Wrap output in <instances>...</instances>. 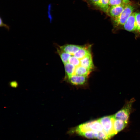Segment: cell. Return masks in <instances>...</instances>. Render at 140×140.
<instances>
[{
    "mask_svg": "<svg viewBox=\"0 0 140 140\" xmlns=\"http://www.w3.org/2000/svg\"><path fill=\"white\" fill-rule=\"evenodd\" d=\"M135 9V6L131 3L128 4L119 16L111 19L113 26V31L114 33L119 30L122 29L124 24Z\"/></svg>",
    "mask_w": 140,
    "mask_h": 140,
    "instance_id": "cell-1",
    "label": "cell"
},
{
    "mask_svg": "<svg viewBox=\"0 0 140 140\" xmlns=\"http://www.w3.org/2000/svg\"><path fill=\"white\" fill-rule=\"evenodd\" d=\"M98 120L102 124L104 131L110 139L115 135L114 128L113 115L104 116Z\"/></svg>",
    "mask_w": 140,
    "mask_h": 140,
    "instance_id": "cell-2",
    "label": "cell"
},
{
    "mask_svg": "<svg viewBox=\"0 0 140 140\" xmlns=\"http://www.w3.org/2000/svg\"><path fill=\"white\" fill-rule=\"evenodd\" d=\"M134 99H132L127 102L125 106L120 110L113 115L115 119H120L128 122L132 107Z\"/></svg>",
    "mask_w": 140,
    "mask_h": 140,
    "instance_id": "cell-3",
    "label": "cell"
},
{
    "mask_svg": "<svg viewBox=\"0 0 140 140\" xmlns=\"http://www.w3.org/2000/svg\"><path fill=\"white\" fill-rule=\"evenodd\" d=\"M137 25L136 19L135 12L133 13L127 19L124 24L122 29L136 34Z\"/></svg>",
    "mask_w": 140,
    "mask_h": 140,
    "instance_id": "cell-4",
    "label": "cell"
},
{
    "mask_svg": "<svg viewBox=\"0 0 140 140\" xmlns=\"http://www.w3.org/2000/svg\"><path fill=\"white\" fill-rule=\"evenodd\" d=\"M126 5L110 6L106 14L110 17L111 19L115 18L120 15Z\"/></svg>",
    "mask_w": 140,
    "mask_h": 140,
    "instance_id": "cell-5",
    "label": "cell"
},
{
    "mask_svg": "<svg viewBox=\"0 0 140 140\" xmlns=\"http://www.w3.org/2000/svg\"><path fill=\"white\" fill-rule=\"evenodd\" d=\"M80 66L91 71L94 68V66L91 53L81 59Z\"/></svg>",
    "mask_w": 140,
    "mask_h": 140,
    "instance_id": "cell-6",
    "label": "cell"
},
{
    "mask_svg": "<svg viewBox=\"0 0 140 140\" xmlns=\"http://www.w3.org/2000/svg\"><path fill=\"white\" fill-rule=\"evenodd\" d=\"M57 46L62 51L70 54H73L77 51L82 46L67 44L62 46Z\"/></svg>",
    "mask_w": 140,
    "mask_h": 140,
    "instance_id": "cell-7",
    "label": "cell"
},
{
    "mask_svg": "<svg viewBox=\"0 0 140 140\" xmlns=\"http://www.w3.org/2000/svg\"><path fill=\"white\" fill-rule=\"evenodd\" d=\"M87 76L73 75L68 77V81L72 84L75 85H83L86 82Z\"/></svg>",
    "mask_w": 140,
    "mask_h": 140,
    "instance_id": "cell-8",
    "label": "cell"
},
{
    "mask_svg": "<svg viewBox=\"0 0 140 140\" xmlns=\"http://www.w3.org/2000/svg\"><path fill=\"white\" fill-rule=\"evenodd\" d=\"M127 123L122 120L113 118V126L115 134L124 129L126 127Z\"/></svg>",
    "mask_w": 140,
    "mask_h": 140,
    "instance_id": "cell-9",
    "label": "cell"
},
{
    "mask_svg": "<svg viewBox=\"0 0 140 140\" xmlns=\"http://www.w3.org/2000/svg\"><path fill=\"white\" fill-rule=\"evenodd\" d=\"M88 123L90 131L98 132H105L102 124L98 120L89 122Z\"/></svg>",
    "mask_w": 140,
    "mask_h": 140,
    "instance_id": "cell-10",
    "label": "cell"
},
{
    "mask_svg": "<svg viewBox=\"0 0 140 140\" xmlns=\"http://www.w3.org/2000/svg\"><path fill=\"white\" fill-rule=\"evenodd\" d=\"M91 71L83 67L78 66L76 68L73 75L87 77Z\"/></svg>",
    "mask_w": 140,
    "mask_h": 140,
    "instance_id": "cell-11",
    "label": "cell"
},
{
    "mask_svg": "<svg viewBox=\"0 0 140 140\" xmlns=\"http://www.w3.org/2000/svg\"><path fill=\"white\" fill-rule=\"evenodd\" d=\"M64 66L65 72L68 77L74 75L75 68V66L68 63L64 64Z\"/></svg>",
    "mask_w": 140,
    "mask_h": 140,
    "instance_id": "cell-12",
    "label": "cell"
},
{
    "mask_svg": "<svg viewBox=\"0 0 140 140\" xmlns=\"http://www.w3.org/2000/svg\"><path fill=\"white\" fill-rule=\"evenodd\" d=\"M81 59L77 58L73 54H70V56L67 63L73 65L76 68L78 67L81 66L80 60Z\"/></svg>",
    "mask_w": 140,
    "mask_h": 140,
    "instance_id": "cell-13",
    "label": "cell"
},
{
    "mask_svg": "<svg viewBox=\"0 0 140 140\" xmlns=\"http://www.w3.org/2000/svg\"><path fill=\"white\" fill-rule=\"evenodd\" d=\"M99 133L90 131L82 133L79 135L90 139H97Z\"/></svg>",
    "mask_w": 140,
    "mask_h": 140,
    "instance_id": "cell-14",
    "label": "cell"
},
{
    "mask_svg": "<svg viewBox=\"0 0 140 140\" xmlns=\"http://www.w3.org/2000/svg\"><path fill=\"white\" fill-rule=\"evenodd\" d=\"M130 3L129 0H109V7L115 5H125Z\"/></svg>",
    "mask_w": 140,
    "mask_h": 140,
    "instance_id": "cell-15",
    "label": "cell"
},
{
    "mask_svg": "<svg viewBox=\"0 0 140 140\" xmlns=\"http://www.w3.org/2000/svg\"><path fill=\"white\" fill-rule=\"evenodd\" d=\"M137 25V29L135 38H137L140 37V13H135Z\"/></svg>",
    "mask_w": 140,
    "mask_h": 140,
    "instance_id": "cell-16",
    "label": "cell"
},
{
    "mask_svg": "<svg viewBox=\"0 0 140 140\" xmlns=\"http://www.w3.org/2000/svg\"><path fill=\"white\" fill-rule=\"evenodd\" d=\"M0 27H4L8 31H9L10 29V26L7 24L4 23L3 22L2 19L1 17L0 18Z\"/></svg>",
    "mask_w": 140,
    "mask_h": 140,
    "instance_id": "cell-17",
    "label": "cell"
},
{
    "mask_svg": "<svg viewBox=\"0 0 140 140\" xmlns=\"http://www.w3.org/2000/svg\"><path fill=\"white\" fill-rule=\"evenodd\" d=\"M10 85L12 87L15 88L17 87L18 83L16 81H13L10 82Z\"/></svg>",
    "mask_w": 140,
    "mask_h": 140,
    "instance_id": "cell-18",
    "label": "cell"
}]
</instances>
